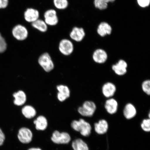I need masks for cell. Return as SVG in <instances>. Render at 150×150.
Instances as JSON below:
<instances>
[{
  "label": "cell",
  "mask_w": 150,
  "mask_h": 150,
  "mask_svg": "<svg viewBox=\"0 0 150 150\" xmlns=\"http://www.w3.org/2000/svg\"><path fill=\"white\" fill-rule=\"evenodd\" d=\"M72 130L79 133L83 138L89 137L92 134L93 127L91 123L83 118L73 120L71 123Z\"/></svg>",
  "instance_id": "6da1fadb"
},
{
  "label": "cell",
  "mask_w": 150,
  "mask_h": 150,
  "mask_svg": "<svg viewBox=\"0 0 150 150\" xmlns=\"http://www.w3.org/2000/svg\"><path fill=\"white\" fill-rule=\"evenodd\" d=\"M50 140L52 143L56 145H66L70 144L72 139L68 132L55 130L52 133Z\"/></svg>",
  "instance_id": "7a4b0ae2"
},
{
  "label": "cell",
  "mask_w": 150,
  "mask_h": 150,
  "mask_svg": "<svg viewBox=\"0 0 150 150\" xmlns=\"http://www.w3.org/2000/svg\"><path fill=\"white\" fill-rule=\"evenodd\" d=\"M97 110L95 103L92 101L86 100L78 109V113L81 117H92L94 115Z\"/></svg>",
  "instance_id": "3957f363"
},
{
  "label": "cell",
  "mask_w": 150,
  "mask_h": 150,
  "mask_svg": "<svg viewBox=\"0 0 150 150\" xmlns=\"http://www.w3.org/2000/svg\"><path fill=\"white\" fill-rule=\"evenodd\" d=\"M17 137L21 143L23 145H28L32 142L33 134L31 129L24 127L18 129Z\"/></svg>",
  "instance_id": "277c9868"
},
{
  "label": "cell",
  "mask_w": 150,
  "mask_h": 150,
  "mask_svg": "<svg viewBox=\"0 0 150 150\" xmlns=\"http://www.w3.org/2000/svg\"><path fill=\"white\" fill-rule=\"evenodd\" d=\"M38 62L39 64L46 72H50L54 68L53 62L48 53H45L42 54L39 57Z\"/></svg>",
  "instance_id": "5b68a950"
},
{
  "label": "cell",
  "mask_w": 150,
  "mask_h": 150,
  "mask_svg": "<svg viewBox=\"0 0 150 150\" xmlns=\"http://www.w3.org/2000/svg\"><path fill=\"white\" fill-rule=\"evenodd\" d=\"M93 129L96 134L99 135H103L108 131L109 125L106 119H101L94 123Z\"/></svg>",
  "instance_id": "8992f818"
},
{
  "label": "cell",
  "mask_w": 150,
  "mask_h": 150,
  "mask_svg": "<svg viewBox=\"0 0 150 150\" xmlns=\"http://www.w3.org/2000/svg\"><path fill=\"white\" fill-rule=\"evenodd\" d=\"M33 123L35 125V130L38 131H44L46 130L48 127V120L43 115L37 116L33 119Z\"/></svg>",
  "instance_id": "52a82bcc"
},
{
  "label": "cell",
  "mask_w": 150,
  "mask_h": 150,
  "mask_svg": "<svg viewBox=\"0 0 150 150\" xmlns=\"http://www.w3.org/2000/svg\"><path fill=\"white\" fill-rule=\"evenodd\" d=\"M12 34L16 39L22 41L27 38L28 35V30L24 26L19 24L13 28Z\"/></svg>",
  "instance_id": "ba28073f"
},
{
  "label": "cell",
  "mask_w": 150,
  "mask_h": 150,
  "mask_svg": "<svg viewBox=\"0 0 150 150\" xmlns=\"http://www.w3.org/2000/svg\"><path fill=\"white\" fill-rule=\"evenodd\" d=\"M128 65L124 60L121 59L112 65V68L115 74L119 76H122L126 74Z\"/></svg>",
  "instance_id": "9c48e42d"
},
{
  "label": "cell",
  "mask_w": 150,
  "mask_h": 150,
  "mask_svg": "<svg viewBox=\"0 0 150 150\" xmlns=\"http://www.w3.org/2000/svg\"><path fill=\"white\" fill-rule=\"evenodd\" d=\"M44 17L45 22L47 25H55L59 22V18L55 10L53 9H49L45 12Z\"/></svg>",
  "instance_id": "30bf717a"
},
{
  "label": "cell",
  "mask_w": 150,
  "mask_h": 150,
  "mask_svg": "<svg viewBox=\"0 0 150 150\" xmlns=\"http://www.w3.org/2000/svg\"><path fill=\"white\" fill-rule=\"evenodd\" d=\"M93 61L97 64H102L105 63L108 59V55L105 50L102 49H97L93 54Z\"/></svg>",
  "instance_id": "8fae6325"
},
{
  "label": "cell",
  "mask_w": 150,
  "mask_h": 150,
  "mask_svg": "<svg viewBox=\"0 0 150 150\" xmlns=\"http://www.w3.org/2000/svg\"><path fill=\"white\" fill-rule=\"evenodd\" d=\"M59 48L62 54L65 55H69L74 51V46L71 41L64 39L60 42Z\"/></svg>",
  "instance_id": "7c38bea8"
},
{
  "label": "cell",
  "mask_w": 150,
  "mask_h": 150,
  "mask_svg": "<svg viewBox=\"0 0 150 150\" xmlns=\"http://www.w3.org/2000/svg\"><path fill=\"white\" fill-rule=\"evenodd\" d=\"M104 108L106 111L110 115L117 113L119 108V104L116 99L113 98H108L105 103Z\"/></svg>",
  "instance_id": "4fadbf2b"
},
{
  "label": "cell",
  "mask_w": 150,
  "mask_h": 150,
  "mask_svg": "<svg viewBox=\"0 0 150 150\" xmlns=\"http://www.w3.org/2000/svg\"><path fill=\"white\" fill-rule=\"evenodd\" d=\"M103 94L108 98H112L117 91L115 84L111 82H107L103 84L102 88Z\"/></svg>",
  "instance_id": "5bb4252c"
},
{
  "label": "cell",
  "mask_w": 150,
  "mask_h": 150,
  "mask_svg": "<svg viewBox=\"0 0 150 150\" xmlns=\"http://www.w3.org/2000/svg\"><path fill=\"white\" fill-rule=\"evenodd\" d=\"M123 114L125 119H132L135 117L137 115L136 108L132 103H127L124 108Z\"/></svg>",
  "instance_id": "9a60e30c"
},
{
  "label": "cell",
  "mask_w": 150,
  "mask_h": 150,
  "mask_svg": "<svg viewBox=\"0 0 150 150\" xmlns=\"http://www.w3.org/2000/svg\"><path fill=\"white\" fill-rule=\"evenodd\" d=\"M71 145L73 150H90L87 142L81 138L73 140L71 142Z\"/></svg>",
  "instance_id": "2e32d148"
},
{
  "label": "cell",
  "mask_w": 150,
  "mask_h": 150,
  "mask_svg": "<svg viewBox=\"0 0 150 150\" xmlns=\"http://www.w3.org/2000/svg\"><path fill=\"white\" fill-rule=\"evenodd\" d=\"M21 112L23 117L28 120H32L36 117L37 110L33 106L30 105H26L22 108Z\"/></svg>",
  "instance_id": "e0dca14e"
},
{
  "label": "cell",
  "mask_w": 150,
  "mask_h": 150,
  "mask_svg": "<svg viewBox=\"0 0 150 150\" xmlns=\"http://www.w3.org/2000/svg\"><path fill=\"white\" fill-rule=\"evenodd\" d=\"M85 35L83 28L75 27L70 33V37L72 40L76 42H81L83 40Z\"/></svg>",
  "instance_id": "ac0fdd59"
},
{
  "label": "cell",
  "mask_w": 150,
  "mask_h": 150,
  "mask_svg": "<svg viewBox=\"0 0 150 150\" xmlns=\"http://www.w3.org/2000/svg\"><path fill=\"white\" fill-rule=\"evenodd\" d=\"M39 16V11L33 8H28L24 12V18L28 22L32 23L38 19Z\"/></svg>",
  "instance_id": "d6986e66"
},
{
  "label": "cell",
  "mask_w": 150,
  "mask_h": 150,
  "mask_svg": "<svg viewBox=\"0 0 150 150\" xmlns=\"http://www.w3.org/2000/svg\"><path fill=\"white\" fill-rule=\"evenodd\" d=\"M57 89L59 91L57 94V98L60 102H63L70 97V92L67 86L59 85L57 86Z\"/></svg>",
  "instance_id": "ffe728a7"
},
{
  "label": "cell",
  "mask_w": 150,
  "mask_h": 150,
  "mask_svg": "<svg viewBox=\"0 0 150 150\" xmlns=\"http://www.w3.org/2000/svg\"><path fill=\"white\" fill-rule=\"evenodd\" d=\"M112 28L109 24L106 22H102L99 24L97 29V33L102 37L111 34Z\"/></svg>",
  "instance_id": "44dd1931"
},
{
  "label": "cell",
  "mask_w": 150,
  "mask_h": 150,
  "mask_svg": "<svg viewBox=\"0 0 150 150\" xmlns=\"http://www.w3.org/2000/svg\"><path fill=\"white\" fill-rule=\"evenodd\" d=\"M15 99L14 103L15 105L18 106L23 105L27 100V97L25 93L22 91H19L13 94Z\"/></svg>",
  "instance_id": "7402d4cb"
},
{
  "label": "cell",
  "mask_w": 150,
  "mask_h": 150,
  "mask_svg": "<svg viewBox=\"0 0 150 150\" xmlns=\"http://www.w3.org/2000/svg\"><path fill=\"white\" fill-rule=\"evenodd\" d=\"M32 25L33 28L38 30L42 32H45L47 30V25L44 21L38 19L32 23Z\"/></svg>",
  "instance_id": "603a6c76"
},
{
  "label": "cell",
  "mask_w": 150,
  "mask_h": 150,
  "mask_svg": "<svg viewBox=\"0 0 150 150\" xmlns=\"http://www.w3.org/2000/svg\"><path fill=\"white\" fill-rule=\"evenodd\" d=\"M109 0H94V4L96 8L103 10L108 8Z\"/></svg>",
  "instance_id": "cb8c5ba5"
},
{
  "label": "cell",
  "mask_w": 150,
  "mask_h": 150,
  "mask_svg": "<svg viewBox=\"0 0 150 150\" xmlns=\"http://www.w3.org/2000/svg\"><path fill=\"white\" fill-rule=\"evenodd\" d=\"M53 1L55 6L58 9H64L68 6L67 0H54Z\"/></svg>",
  "instance_id": "d4e9b609"
},
{
  "label": "cell",
  "mask_w": 150,
  "mask_h": 150,
  "mask_svg": "<svg viewBox=\"0 0 150 150\" xmlns=\"http://www.w3.org/2000/svg\"><path fill=\"white\" fill-rule=\"evenodd\" d=\"M140 127L142 130L146 133L149 132L150 131V118H145L142 121Z\"/></svg>",
  "instance_id": "484cf974"
},
{
  "label": "cell",
  "mask_w": 150,
  "mask_h": 150,
  "mask_svg": "<svg viewBox=\"0 0 150 150\" xmlns=\"http://www.w3.org/2000/svg\"><path fill=\"white\" fill-rule=\"evenodd\" d=\"M142 89L144 93L148 95H150V81L147 80L144 81L142 83Z\"/></svg>",
  "instance_id": "4316f807"
},
{
  "label": "cell",
  "mask_w": 150,
  "mask_h": 150,
  "mask_svg": "<svg viewBox=\"0 0 150 150\" xmlns=\"http://www.w3.org/2000/svg\"><path fill=\"white\" fill-rule=\"evenodd\" d=\"M7 47V45L5 39L0 33V53L4 52Z\"/></svg>",
  "instance_id": "83f0119b"
},
{
  "label": "cell",
  "mask_w": 150,
  "mask_h": 150,
  "mask_svg": "<svg viewBox=\"0 0 150 150\" xmlns=\"http://www.w3.org/2000/svg\"><path fill=\"white\" fill-rule=\"evenodd\" d=\"M137 2L140 7L146 8L149 5L150 0H137Z\"/></svg>",
  "instance_id": "f1b7e54d"
},
{
  "label": "cell",
  "mask_w": 150,
  "mask_h": 150,
  "mask_svg": "<svg viewBox=\"0 0 150 150\" xmlns=\"http://www.w3.org/2000/svg\"><path fill=\"white\" fill-rule=\"evenodd\" d=\"M5 139V134L1 129L0 128V146L3 145Z\"/></svg>",
  "instance_id": "f546056e"
},
{
  "label": "cell",
  "mask_w": 150,
  "mask_h": 150,
  "mask_svg": "<svg viewBox=\"0 0 150 150\" xmlns=\"http://www.w3.org/2000/svg\"><path fill=\"white\" fill-rule=\"evenodd\" d=\"M8 3V0H0V9L6 8Z\"/></svg>",
  "instance_id": "4dcf8cb0"
},
{
  "label": "cell",
  "mask_w": 150,
  "mask_h": 150,
  "mask_svg": "<svg viewBox=\"0 0 150 150\" xmlns=\"http://www.w3.org/2000/svg\"><path fill=\"white\" fill-rule=\"evenodd\" d=\"M27 150H42V149L39 147H32L28 148Z\"/></svg>",
  "instance_id": "1f68e13d"
},
{
  "label": "cell",
  "mask_w": 150,
  "mask_h": 150,
  "mask_svg": "<svg viewBox=\"0 0 150 150\" xmlns=\"http://www.w3.org/2000/svg\"><path fill=\"white\" fill-rule=\"evenodd\" d=\"M115 0H109L110 2H113L114 1H115Z\"/></svg>",
  "instance_id": "d6a6232c"
}]
</instances>
